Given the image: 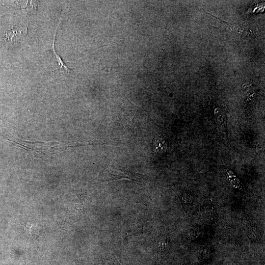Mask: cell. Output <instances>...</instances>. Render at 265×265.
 Here are the masks:
<instances>
[{
  "instance_id": "cell-4",
  "label": "cell",
  "mask_w": 265,
  "mask_h": 265,
  "mask_svg": "<svg viewBox=\"0 0 265 265\" xmlns=\"http://www.w3.org/2000/svg\"><path fill=\"white\" fill-rule=\"evenodd\" d=\"M22 32L21 29L17 26H15L12 27L7 29L5 32L4 38L7 42L13 41V40L15 39L19 34H21Z\"/></svg>"
},
{
  "instance_id": "cell-5",
  "label": "cell",
  "mask_w": 265,
  "mask_h": 265,
  "mask_svg": "<svg viewBox=\"0 0 265 265\" xmlns=\"http://www.w3.org/2000/svg\"><path fill=\"white\" fill-rule=\"evenodd\" d=\"M153 147L155 153H161L165 151L167 144L163 139L158 138L155 140Z\"/></svg>"
},
{
  "instance_id": "cell-2",
  "label": "cell",
  "mask_w": 265,
  "mask_h": 265,
  "mask_svg": "<svg viewBox=\"0 0 265 265\" xmlns=\"http://www.w3.org/2000/svg\"><path fill=\"white\" fill-rule=\"evenodd\" d=\"M219 20L221 21L224 30L229 33H231L233 35L239 36H245L249 33L248 30L247 29L243 28L239 25L231 24L220 20Z\"/></svg>"
},
{
  "instance_id": "cell-1",
  "label": "cell",
  "mask_w": 265,
  "mask_h": 265,
  "mask_svg": "<svg viewBox=\"0 0 265 265\" xmlns=\"http://www.w3.org/2000/svg\"><path fill=\"white\" fill-rule=\"evenodd\" d=\"M102 181H116L122 179L134 180L132 174L126 168L113 162L100 175Z\"/></svg>"
},
{
  "instance_id": "cell-3",
  "label": "cell",
  "mask_w": 265,
  "mask_h": 265,
  "mask_svg": "<svg viewBox=\"0 0 265 265\" xmlns=\"http://www.w3.org/2000/svg\"><path fill=\"white\" fill-rule=\"evenodd\" d=\"M214 113L217 125L219 126L221 131H225L226 124L224 112L220 108L216 107L214 109Z\"/></svg>"
},
{
  "instance_id": "cell-6",
  "label": "cell",
  "mask_w": 265,
  "mask_h": 265,
  "mask_svg": "<svg viewBox=\"0 0 265 265\" xmlns=\"http://www.w3.org/2000/svg\"><path fill=\"white\" fill-rule=\"evenodd\" d=\"M56 35V33L54 35V37L53 40L52 46L50 50V51H51L53 53V54L54 56H55V58H56L57 62L58 65L60 66V69H61L62 67H63L65 69V70L68 72H70V70L74 69L73 68H69L68 66L66 65V64L63 61L62 59H61V57L56 53L54 49V39Z\"/></svg>"
}]
</instances>
